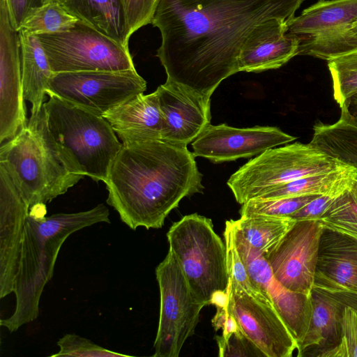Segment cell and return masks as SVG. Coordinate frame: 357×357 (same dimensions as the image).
I'll list each match as a JSON object with an SVG mask.
<instances>
[{
    "mask_svg": "<svg viewBox=\"0 0 357 357\" xmlns=\"http://www.w3.org/2000/svg\"><path fill=\"white\" fill-rule=\"evenodd\" d=\"M311 302L310 325L304 338L298 344L297 356L324 357L340 344L342 312L347 306L357 309V295L313 287Z\"/></svg>",
    "mask_w": 357,
    "mask_h": 357,
    "instance_id": "18",
    "label": "cell"
},
{
    "mask_svg": "<svg viewBox=\"0 0 357 357\" xmlns=\"http://www.w3.org/2000/svg\"><path fill=\"white\" fill-rule=\"evenodd\" d=\"M298 55L328 59L357 50V22L347 29L300 40Z\"/></svg>",
    "mask_w": 357,
    "mask_h": 357,
    "instance_id": "29",
    "label": "cell"
},
{
    "mask_svg": "<svg viewBox=\"0 0 357 357\" xmlns=\"http://www.w3.org/2000/svg\"><path fill=\"white\" fill-rule=\"evenodd\" d=\"M77 21L61 3L49 1L33 10L22 22L17 32L31 35L53 33L71 29Z\"/></svg>",
    "mask_w": 357,
    "mask_h": 357,
    "instance_id": "28",
    "label": "cell"
},
{
    "mask_svg": "<svg viewBox=\"0 0 357 357\" xmlns=\"http://www.w3.org/2000/svg\"><path fill=\"white\" fill-rule=\"evenodd\" d=\"M155 275L160 305L153 356L178 357L185 341L194 335L206 305L193 293L170 250L156 267Z\"/></svg>",
    "mask_w": 357,
    "mask_h": 357,
    "instance_id": "9",
    "label": "cell"
},
{
    "mask_svg": "<svg viewBox=\"0 0 357 357\" xmlns=\"http://www.w3.org/2000/svg\"><path fill=\"white\" fill-rule=\"evenodd\" d=\"M61 4L78 20L128 47L132 33L121 0H66Z\"/></svg>",
    "mask_w": 357,
    "mask_h": 357,
    "instance_id": "23",
    "label": "cell"
},
{
    "mask_svg": "<svg viewBox=\"0 0 357 357\" xmlns=\"http://www.w3.org/2000/svg\"><path fill=\"white\" fill-rule=\"evenodd\" d=\"M22 77L20 42L7 4L0 0V143L13 138L28 121Z\"/></svg>",
    "mask_w": 357,
    "mask_h": 357,
    "instance_id": "13",
    "label": "cell"
},
{
    "mask_svg": "<svg viewBox=\"0 0 357 357\" xmlns=\"http://www.w3.org/2000/svg\"><path fill=\"white\" fill-rule=\"evenodd\" d=\"M357 184V171L349 166L330 172L304 176L271 188L255 199L321 195L344 192Z\"/></svg>",
    "mask_w": 357,
    "mask_h": 357,
    "instance_id": "26",
    "label": "cell"
},
{
    "mask_svg": "<svg viewBox=\"0 0 357 357\" xmlns=\"http://www.w3.org/2000/svg\"><path fill=\"white\" fill-rule=\"evenodd\" d=\"M45 214V204L34 205L25 222L14 284L15 307L11 316L0 321L10 333L38 318L43 291L54 275L65 241L85 227L110 223L109 209L103 204L84 211Z\"/></svg>",
    "mask_w": 357,
    "mask_h": 357,
    "instance_id": "3",
    "label": "cell"
},
{
    "mask_svg": "<svg viewBox=\"0 0 357 357\" xmlns=\"http://www.w3.org/2000/svg\"><path fill=\"white\" fill-rule=\"evenodd\" d=\"M287 23L273 18L258 25L241 50L238 71L278 69L298 55L300 40L287 33Z\"/></svg>",
    "mask_w": 357,
    "mask_h": 357,
    "instance_id": "19",
    "label": "cell"
},
{
    "mask_svg": "<svg viewBox=\"0 0 357 357\" xmlns=\"http://www.w3.org/2000/svg\"><path fill=\"white\" fill-rule=\"evenodd\" d=\"M327 61L332 78L333 98L340 107L357 93V50Z\"/></svg>",
    "mask_w": 357,
    "mask_h": 357,
    "instance_id": "32",
    "label": "cell"
},
{
    "mask_svg": "<svg viewBox=\"0 0 357 357\" xmlns=\"http://www.w3.org/2000/svg\"><path fill=\"white\" fill-rule=\"evenodd\" d=\"M102 117L123 145L162 139V114L156 91L138 94L111 109Z\"/></svg>",
    "mask_w": 357,
    "mask_h": 357,
    "instance_id": "21",
    "label": "cell"
},
{
    "mask_svg": "<svg viewBox=\"0 0 357 357\" xmlns=\"http://www.w3.org/2000/svg\"><path fill=\"white\" fill-rule=\"evenodd\" d=\"M220 357L264 356V353L239 329L227 335L215 337Z\"/></svg>",
    "mask_w": 357,
    "mask_h": 357,
    "instance_id": "36",
    "label": "cell"
},
{
    "mask_svg": "<svg viewBox=\"0 0 357 357\" xmlns=\"http://www.w3.org/2000/svg\"><path fill=\"white\" fill-rule=\"evenodd\" d=\"M13 27L18 31L24 19L45 0H5Z\"/></svg>",
    "mask_w": 357,
    "mask_h": 357,
    "instance_id": "39",
    "label": "cell"
},
{
    "mask_svg": "<svg viewBox=\"0 0 357 357\" xmlns=\"http://www.w3.org/2000/svg\"><path fill=\"white\" fill-rule=\"evenodd\" d=\"M324 229L318 219L296 220L265 258L275 278L287 289L311 295Z\"/></svg>",
    "mask_w": 357,
    "mask_h": 357,
    "instance_id": "11",
    "label": "cell"
},
{
    "mask_svg": "<svg viewBox=\"0 0 357 357\" xmlns=\"http://www.w3.org/2000/svg\"><path fill=\"white\" fill-rule=\"evenodd\" d=\"M36 36L53 73L135 69L129 47L79 20L68 30Z\"/></svg>",
    "mask_w": 357,
    "mask_h": 357,
    "instance_id": "8",
    "label": "cell"
},
{
    "mask_svg": "<svg viewBox=\"0 0 357 357\" xmlns=\"http://www.w3.org/2000/svg\"><path fill=\"white\" fill-rule=\"evenodd\" d=\"M313 131L311 145L357 171V123L344 109L336 122L317 121Z\"/></svg>",
    "mask_w": 357,
    "mask_h": 357,
    "instance_id": "25",
    "label": "cell"
},
{
    "mask_svg": "<svg viewBox=\"0 0 357 357\" xmlns=\"http://www.w3.org/2000/svg\"><path fill=\"white\" fill-rule=\"evenodd\" d=\"M341 108L344 109L357 123V93L349 97L340 107Z\"/></svg>",
    "mask_w": 357,
    "mask_h": 357,
    "instance_id": "40",
    "label": "cell"
},
{
    "mask_svg": "<svg viewBox=\"0 0 357 357\" xmlns=\"http://www.w3.org/2000/svg\"><path fill=\"white\" fill-rule=\"evenodd\" d=\"M304 0H160L151 24L162 42L156 56L167 80L211 98L239 72L245 41L260 24L289 22Z\"/></svg>",
    "mask_w": 357,
    "mask_h": 357,
    "instance_id": "1",
    "label": "cell"
},
{
    "mask_svg": "<svg viewBox=\"0 0 357 357\" xmlns=\"http://www.w3.org/2000/svg\"><path fill=\"white\" fill-rule=\"evenodd\" d=\"M324 357H357V309L344 307L342 317V337L337 347Z\"/></svg>",
    "mask_w": 357,
    "mask_h": 357,
    "instance_id": "35",
    "label": "cell"
},
{
    "mask_svg": "<svg viewBox=\"0 0 357 357\" xmlns=\"http://www.w3.org/2000/svg\"><path fill=\"white\" fill-rule=\"evenodd\" d=\"M235 236L238 250L251 279L270 298L298 344L310 325L311 295L293 291L281 284L273 275L266 259L243 237L236 223Z\"/></svg>",
    "mask_w": 357,
    "mask_h": 357,
    "instance_id": "15",
    "label": "cell"
},
{
    "mask_svg": "<svg viewBox=\"0 0 357 357\" xmlns=\"http://www.w3.org/2000/svg\"><path fill=\"white\" fill-rule=\"evenodd\" d=\"M357 22V0H319L287 23V33L300 40L342 30Z\"/></svg>",
    "mask_w": 357,
    "mask_h": 357,
    "instance_id": "22",
    "label": "cell"
},
{
    "mask_svg": "<svg viewBox=\"0 0 357 357\" xmlns=\"http://www.w3.org/2000/svg\"><path fill=\"white\" fill-rule=\"evenodd\" d=\"M313 287L357 295V240L324 228Z\"/></svg>",
    "mask_w": 357,
    "mask_h": 357,
    "instance_id": "20",
    "label": "cell"
},
{
    "mask_svg": "<svg viewBox=\"0 0 357 357\" xmlns=\"http://www.w3.org/2000/svg\"><path fill=\"white\" fill-rule=\"evenodd\" d=\"M347 166L310 143L294 142L267 149L250 160L230 176L227 184L236 202L243 204L278 185Z\"/></svg>",
    "mask_w": 357,
    "mask_h": 357,
    "instance_id": "7",
    "label": "cell"
},
{
    "mask_svg": "<svg viewBox=\"0 0 357 357\" xmlns=\"http://www.w3.org/2000/svg\"><path fill=\"white\" fill-rule=\"evenodd\" d=\"M48 93L102 116L134 96L144 93L146 82L135 69L53 73Z\"/></svg>",
    "mask_w": 357,
    "mask_h": 357,
    "instance_id": "10",
    "label": "cell"
},
{
    "mask_svg": "<svg viewBox=\"0 0 357 357\" xmlns=\"http://www.w3.org/2000/svg\"><path fill=\"white\" fill-rule=\"evenodd\" d=\"M66 0H45V3L49 2V1H54L58 2L59 3H63Z\"/></svg>",
    "mask_w": 357,
    "mask_h": 357,
    "instance_id": "41",
    "label": "cell"
},
{
    "mask_svg": "<svg viewBox=\"0 0 357 357\" xmlns=\"http://www.w3.org/2000/svg\"><path fill=\"white\" fill-rule=\"evenodd\" d=\"M344 192H334L319 195L292 214L290 218L296 220H319L335 199Z\"/></svg>",
    "mask_w": 357,
    "mask_h": 357,
    "instance_id": "38",
    "label": "cell"
},
{
    "mask_svg": "<svg viewBox=\"0 0 357 357\" xmlns=\"http://www.w3.org/2000/svg\"><path fill=\"white\" fill-rule=\"evenodd\" d=\"M18 34L24 99L31 105V116H35L43 106L53 72L37 36L22 32Z\"/></svg>",
    "mask_w": 357,
    "mask_h": 357,
    "instance_id": "24",
    "label": "cell"
},
{
    "mask_svg": "<svg viewBox=\"0 0 357 357\" xmlns=\"http://www.w3.org/2000/svg\"><path fill=\"white\" fill-rule=\"evenodd\" d=\"M296 139L274 126L238 128L227 124H210L192 142V147L195 157L219 163L258 155Z\"/></svg>",
    "mask_w": 357,
    "mask_h": 357,
    "instance_id": "14",
    "label": "cell"
},
{
    "mask_svg": "<svg viewBox=\"0 0 357 357\" xmlns=\"http://www.w3.org/2000/svg\"><path fill=\"white\" fill-rule=\"evenodd\" d=\"M290 217L243 215L236 227L247 243L266 258L296 222Z\"/></svg>",
    "mask_w": 357,
    "mask_h": 357,
    "instance_id": "27",
    "label": "cell"
},
{
    "mask_svg": "<svg viewBox=\"0 0 357 357\" xmlns=\"http://www.w3.org/2000/svg\"><path fill=\"white\" fill-rule=\"evenodd\" d=\"M132 34L151 23L160 0H121Z\"/></svg>",
    "mask_w": 357,
    "mask_h": 357,
    "instance_id": "37",
    "label": "cell"
},
{
    "mask_svg": "<svg viewBox=\"0 0 357 357\" xmlns=\"http://www.w3.org/2000/svg\"><path fill=\"white\" fill-rule=\"evenodd\" d=\"M227 308L241 332L266 357H291L298 344L273 305L248 295L229 280Z\"/></svg>",
    "mask_w": 357,
    "mask_h": 357,
    "instance_id": "12",
    "label": "cell"
},
{
    "mask_svg": "<svg viewBox=\"0 0 357 357\" xmlns=\"http://www.w3.org/2000/svg\"><path fill=\"white\" fill-rule=\"evenodd\" d=\"M0 164L29 208L63 195L84 177L74 173L63 157L49 131L43 106L13 138L1 144Z\"/></svg>",
    "mask_w": 357,
    "mask_h": 357,
    "instance_id": "4",
    "label": "cell"
},
{
    "mask_svg": "<svg viewBox=\"0 0 357 357\" xmlns=\"http://www.w3.org/2000/svg\"><path fill=\"white\" fill-rule=\"evenodd\" d=\"M319 195L275 198L252 199L242 204L239 211L243 215H270L290 217Z\"/></svg>",
    "mask_w": 357,
    "mask_h": 357,
    "instance_id": "33",
    "label": "cell"
},
{
    "mask_svg": "<svg viewBox=\"0 0 357 357\" xmlns=\"http://www.w3.org/2000/svg\"><path fill=\"white\" fill-rule=\"evenodd\" d=\"M167 238L169 250L200 301L211 304L215 294L227 292L226 246L210 218L197 213L185 215L172 224Z\"/></svg>",
    "mask_w": 357,
    "mask_h": 357,
    "instance_id": "6",
    "label": "cell"
},
{
    "mask_svg": "<svg viewBox=\"0 0 357 357\" xmlns=\"http://www.w3.org/2000/svg\"><path fill=\"white\" fill-rule=\"evenodd\" d=\"M44 102L49 131L72 171L106 182L123 144L102 116L48 93Z\"/></svg>",
    "mask_w": 357,
    "mask_h": 357,
    "instance_id": "5",
    "label": "cell"
},
{
    "mask_svg": "<svg viewBox=\"0 0 357 357\" xmlns=\"http://www.w3.org/2000/svg\"><path fill=\"white\" fill-rule=\"evenodd\" d=\"M57 345L59 350L52 357H129L128 354L116 352L93 342L91 340L74 333H67L61 337Z\"/></svg>",
    "mask_w": 357,
    "mask_h": 357,
    "instance_id": "34",
    "label": "cell"
},
{
    "mask_svg": "<svg viewBox=\"0 0 357 357\" xmlns=\"http://www.w3.org/2000/svg\"><path fill=\"white\" fill-rule=\"evenodd\" d=\"M29 206L6 168L0 164V298L14 291L21 243Z\"/></svg>",
    "mask_w": 357,
    "mask_h": 357,
    "instance_id": "17",
    "label": "cell"
},
{
    "mask_svg": "<svg viewBox=\"0 0 357 357\" xmlns=\"http://www.w3.org/2000/svg\"><path fill=\"white\" fill-rule=\"evenodd\" d=\"M236 221H226L223 233L227 252V268L229 280L238 285L254 298L273 305L270 298L252 281L242 259L236 241Z\"/></svg>",
    "mask_w": 357,
    "mask_h": 357,
    "instance_id": "30",
    "label": "cell"
},
{
    "mask_svg": "<svg viewBox=\"0 0 357 357\" xmlns=\"http://www.w3.org/2000/svg\"><path fill=\"white\" fill-rule=\"evenodd\" d=\"M319 220L324 228L357 240V184L337 197Z\"/></svg>",
    "mask_w": 357,
    "mask_h": 357,
    "instance_id": "31",
    "label": "cell"
},
{
    "mask_svg": "<svg viewBox=\"0 0 357 357\" xmlns=\"http://www.w3.org/2000/svg\"><path fill=\"white\" fill-rule=\"evenodd\" d=\"M155 91L162 114V139L188 145L211 124V98L167 80Z\"/></svg>",
    "mask_w": 357,
    "mask_h": 357,
    "instance_id": "16",
    "label": "cell"
},
{
    "mask_svg": "<svg viewBox=\"0 0 357 357\" xmlns=\"http://www.w3.org/2000/svg\"><path fill=\"white\" fill-rule=\"evenodd\" d=\"M195 158L187 145L163 139L123 144L105 183L107 203L132 230L161 228L183 198L204 189Z\"/></svg>",
    "mask_w": 357,
    "mask_h": 357,
    "instance_id": "2",
    "label": "cell"
}]
</instances>
